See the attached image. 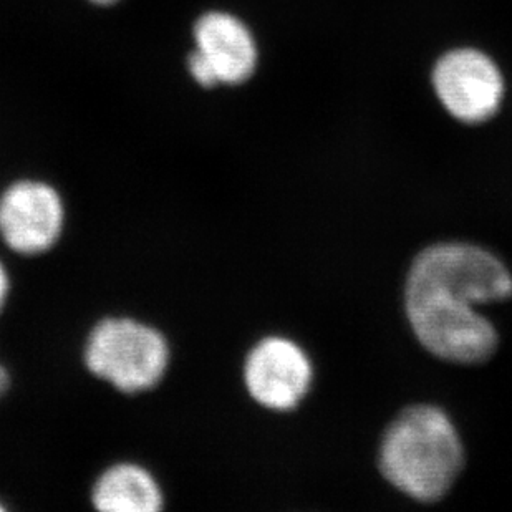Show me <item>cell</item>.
<instances>
[{"instance_id": "1", "label": "cell", "mask_w": 512, "mask_h": 512, "mask_svg": "<svg viewBox=\"0 0 512 512\" xmlns=\"http://www.w3.org/2000/svg\"><path fill=\"white\" fill-rule=\"evenodd\" d=\"M406 314L416 339L436 357L456 363L488 360L498 332L478 304L488 295L478 277L443 262H415L406 282Z\"/></svg>"}, {"instance_id": "2", "label": "cell", "mask_w": 512, "mask_h": 512, "mask_svg": "<svg viewBox=\"0 0 512 512\" xmlns=\"http://www.w3.org/2000/svg\"><path fill=\"white\" fill-rule=\"evenodd\" d=\"M463 445L445 411L406 408L383 436L380 469L406 496L433 503L443 498L463 468Z\"/></svg>"}, {"instance_id": "3", "label": "cell", "mask_w": 512, "mask_h": 512, "mask_svg": "<svg viewBox=\"0 0 512 512\" xmlns=\"http://www.w3.org/2000/svg\"><path fill=\"white\" fill-rule=\"evenodd\" d=\"M171 362L173 348L168 335L133 315H105L83 339L85 370L128 397L160 387Z\"/></svg>"}, {"instance_id": "4", "label": "cell", "mask_w": 512, "mask_h": 512, "mask_svg": "<svg viewBox=\"0 0 512 512\" xmlns=\"http://www.w3.org/2000/svg\"><path fill=\"white\" fill-rule=\"evenodd\" d=\"M67 219L65 198L50 181L20 178L0 191V241L15 256L34 259L54 251Z\"/></svg>"}, {"instance_id": "5", "label": "cell", "mask_w": 512, "mask_h": 512, "mask_svg": "<svg viewBox=\"0 0 512 512\" xmlns=\"http://www.w3.org/2000/svg\"><path fill=\"white\" fill-rule=\"evenodd\" d=\"M242 387L257 406L274 413L297 408L309 393L314 367L299 343L267 335L252 343L242 358Z\"/></svg>"}, {"instance_id": "6", "label": "cell", "mask_w": 512, "mask_h": 512, "mask_svg": "<svg viewBox=\"0 0 512 512\" xmlns=\"http://www.w3.org/2000/svg\"><path fill=\"white\" fill-rule=\"evenodd\" d=\"M193 39L188 72L199 87H237L256 72V39L237 15L209 10L194 22Z\"/></svg>"}, {"instance_id": "7", "label": "cell", "mask_w": 512, "mask_h": 512, "mask_svg": "<svg viewBox=\"0 0 512 512\" xmlns=\"http://www.w3.org/2000/svg\"><path fill=\"white\" fill-rule=\"evenodd\" d=\"M433 83L446 110L464 123L489 120L503 100V77L493 60L478 50L445 55L436 65Z\"/></svg>"}, {"instance_id": "8", "label": "cell", "mask_w": 512, "mask_h": 512, "mask_svg": "<svg viewBox=\"0 0 512 512\" xmlns=\"http://www.w3.org/2000/svg\"><path fill=\"white\" fill-rule=\"evenodd\" d=\"M90 503L100 512H160L165 509L166 494L150 468L123 459L108 464L93 479Z\"/></svg>"}, {"instance_id": "9", "label": "cell", "mask_w": 512, "mask_h": 512, "mask_svg": "<svg viewBox=\"0 0 512 512\" xmlns=\"http://www.w3.org/2000/svg\"><path fill=\"white\" fill-rule=\"evenodd\" d=\"M10 294H12V277L7 266L0 261V314L9 304Z\"/></svg>"}, {"instance_id": "10", "label": "cell", "mask_w": 512, "mask_h": 512, "mask_svg": "<svg viewBox=\"0 0 512 512\" xmlns=\"http://www.w3.org/2000/svg\"><path fill=\"white\" fill-rule=\"evenodd\" d=\"M10 388H12V373L4 363H0V400L10 392Z\"/></svg>"}, {"instance_id": "11", "label": "cell", "mask_w": 512, "mask_h": 512, "mask_svg": "<svg viewBox=\"0 0 512 512\" xmlns=\"http://www.w3.org/2000/svg\"><path fill=\"white\" fill-rule=\"evenodd\" d=\"M88 2L97 5V7H112V5L118 4L120 0H88Z\"/></svg>"}, {"instance_id": "12", "label": "cell", "mask_w": 512, "mask_h": 512, "mask_svg": "<svg viewBox=\"0 0 512 512\" xmlns=\"http://www.w3.org/2000/svg\"><path fill=\"white\" fill-rule=\"evenodd\" d=\"M5 509L7 508H5L4 504L0 503V512H4Z\"/></svg>"}]
</instances>
